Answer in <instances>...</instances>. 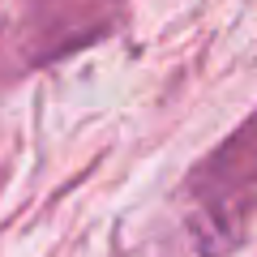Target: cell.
Wrapping results in <instances>:
<instances>
[{
  "mask_svg": "<svg viewBox=\"0 0 257 257\" xmlns=\"http://www.w3.org/2000/svg\"><path fill=\"white\" fill-rule=\"evenodd\" d=\"M257 223V111L184 180V227L202 257H227Z\"/></svg>",
  "mask_w": 257,
  "mask_h": 257,
  "instance_id": "obj_1",
  "label": "cell"
},
{
  "mask_svg": "<svg viewBox=\"0 0 257 257\" xmlns=\"http://www.w3.org/2000/svg\"><path fill=\"white\" fill-rule=\"evenodd\" d=\"M124 5L128 0H18L9 26L0 30V77H22L82 52L120 18Z\"/></svg>",
  "mask_w": 257,
  "mask_h": 257,
  "instance_id": "obj_2",
  "label": "cell"
}]
</instances>
